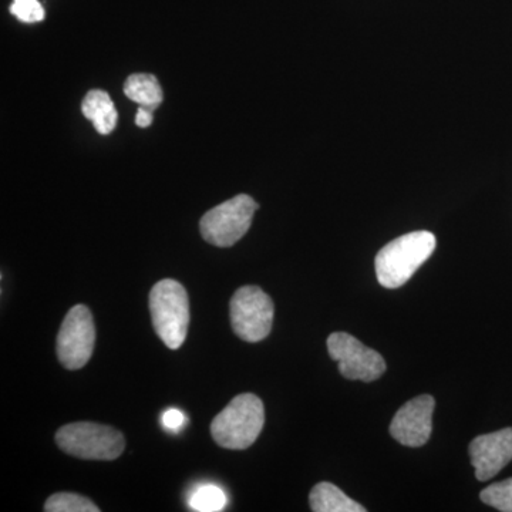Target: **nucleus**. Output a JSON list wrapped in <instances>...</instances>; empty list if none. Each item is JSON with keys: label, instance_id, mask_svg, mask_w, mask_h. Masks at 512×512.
I'll return each instance as SVG.
<instances>
[{"label": "nucleus", "instance_id": "obj_9", "mask_svg": "<svg viewBox=\"0 0 512 512\" xmlns=\"http://www.w3.org/2000/svg\"><path fill=\"white\" fill-rule=\"evenodd\" d=\"M434 407L436 402L430 394L416 397L400 407L390 424L394 440L406 447L424 446L433 429Z\"/></svg>", "mask_w": 512, "mask_h": 512}, {"label": "nucleus", "instance_id": "obj_3", "mask_svg": "<svg viewBox=\"0 0 512 512\" xmlns=\"http://www.w3.org/2000/svg\"><path fill=\"white\" fill-rule=\"evenodd\" d=\"M150 312L158 338L168 349L183 346L190 325V301L180 282L163 279L150 292Z\"/></svg>", "mask_w": 512, "mask_h": 512}, {"label": "nucleus", "instance_id": "obj_13", "mask_svg": "<svg viewBox=\"0 0 512 512\" xmlns=\"http://www.w3.org/2000/svg\"><path fill=\"white\" fill-rule=\"evenodd\" d=\"M124 94L134 103L151 110L158 109L164 99L157 77L147 73L131 74L124 83Z\"/></svg>", "mask_w": 512, "mask_h": 512}, {"label": "nucleus", "instance_id": "obj_15", "mask_svg": "<svg viewBox=\"0 0 512 512\" xmlns=\"http://www.w3.org/2000/svg\"><path fill=\"white\" fill-rule=\"evenodd\" d=\"M46 512H99L97 507L89 498L73 493L53 494L45 504Z\"/></svg>", "mask_w": 512, "mask_h": 512}, {"label": "nucleus", "instance_id": "obj_5", "mask_svg": "<svg viewBox=\"0 0 512 512\" xmlns=\"http://www.w3.org/2000/svg\"><path fill=\"white\" fill-rule=\"evenodd\" d=\"M258 204L249 195L241 194L212 208L201 218L202 238L214 247L228 248L251 228Z\"/></svg>", "mask_w": 512, "mask_h": 512}, {"label": "nucleus", "instance_id": "obj_6", "mask_svg": "<svg viewBox=\"0 0 512 512\" xmlns=\"http://www.w3.org/2000/svg\"><path fill=\"white\" fill-rule=\"evenodd\" d=\"M232 329L248 343L264 340L274 323V303L258 286H242L231 299Z\"/></svg>", "mask_w": 512, "mask_h": 512}, {"label": "nucleus", "instance_id": "obj_8", "mask_svg": "<svg viewBox=\"0 0 512 512\" xmlns=\"http://www.w3.org/2000/svg\"><path fill=\"white\" fill-rule=\"evenodd\" d=\"M328 352L339 363L340 373L346 379L375 382L386 372L383 356L349 333H332L328 339Z\"/></svg>", "mask_w": 512, "mask_h": 512}, {"label": "nucleus", "instance_id": "obj_18", "mask_svg": "<svg viewBox=\"0 0 512 512\" xmlns=\"http://www.w3.org/2000/svg\"><path fill=\"white\" fill-rule=\"evenodd\" d=\"M185 423H187V419H185L183 412H180L178 409H168L167 412L163 414L164 429L180 431L183 429Z\"/></svg>", "mask_w": 512, "mask_h": 512}, {"label": "nucleus", "instance_id": "obj_14", "mask_svg": "<svg viewBox=\"0 0 512 512\" xmlns=\"http://www.w3.org/2000/svg\"><path fill=\"white\" fill-rule=\"evenodd\" d=\"M188 504L192 511L218 512L227 505V495L218 485L204 484L191 494Z\"/></svg>", "mask_w": 512, "mask_h": 512}, {"label": "nucleus", "instance_id": "obj_16", "mask_svg": "<svg viewBox=\"0 0 512 512\" xmlns=\"http://www.w3.org/2000/svg\"><path fill=\"white\" fill-rule=\"evenodd\" d=\"M481 501L503 512H512V478L491 484L481 491Z\"/></svg>", "mask_w": 512, "mask_h": 512}, {"label": "nucleus", "instance_id": "obj_4", "mask_svg": "<svg viewBox=\"0 0 512 512\" xmlns=\"http://www.w3.org/2000/svg\"><path fill=\"white\" fill-rule=\"evenodd\" d=\"M56 443L64 453L83 460H116L126 447L119 430L89 421L66 424L57 431Z\"/></svg>", "mask_w": 512, "mask_h": 512}, {"label": "nucleus", "instance_id": "obj_11", "mask_svg": "<svg viewBox=\"0 0 512 512\" xmlns=\"http://www.w3.org/2000/svg\"><path fill=\"white\" fill-rule=\"evenodd\" d=\"M84 117L92 121L97 133L107 136L116 128L119 113L113 100L103 90H92L86 94L82 103Z\"/></svg>", "mask_w": 512, "mask_h": 512}, {"label": "nucleus", "instance_id": "obj_19", "mask_svg": "<svg viewBox=\"0 0 512 512\" xmlns=\"http://www.w3.org/2000/svg\"><path fill=\"white\" fill-rule=\"evenodd\" d=\"M153 111L148 107L140 106L137 111L136 124L140 128H147L153 124Z\"/></svg>", "mask_w": 512, "mask_h": 512}, {"label": "nucleus", "instance_id": "obj_7", "mask_svg": "<svg viewBox=\"0 0 512 512\" xmlns=\"http://www.w3.org/2000/svg\"><path fill=\"white\" fill-rule=\"evenodd\" d=\"M96 345V326L87 306L70 309L57 335V357L66 369L79 370L92 359Z\"/></svg>", "mask_w": 512, "mask_h": 512}, {"label": "nucleus", "instance_id": "obj_1", "mask_svg": "<svg viewBox=\"0 0 512 512\" xmlns=\"http://www.w3.org/2000/svg\"><path fill=\"white\" fill-rule=\"evenodd\" d=\"M436 244L429 231L410 232L389 242L376 256L377 281L387 289L400 288L430 258Z\"/></svg>", "mask_w": 512, "mask_h": 512}, {"label": "nucleus", "instance_id": "obj_12", "mask_svg": "<svg viewBox=\"0 0 512 512\" xmlns=\"http://www.w3.org/2000/svg\"><path fill=\"white\" fill-rule=\"evenodd\" d=\"M312 511L315 512H365L366 508L332 483H319L309 495Z\"/></svg>", "mask_w": 512, "mask_h": 512}, {"label": "nucleus", "instance_id": "obj_10", "mask_svg": "<svg viewBox=\"0 0 512 512\" xmlns=\"http://www.w3.org/2000/svg\"><path fill=\"white\" fill-rule=\"evenodd\" d=\"M470 457L478 480L497 476L512 460V427L476 437L470 444Z\"/></svg>", "mask_w": 512, "mask_h": 512}, {"label": "nucleus", "instance_id": "obj_2", "mask_svg": "<svg viewBox=\"0 0 512 512\" xmlns=\"http://www.w3.org/2000/svg\"><path fill=\"white\" fill-rule=\"evenodd\" d=\"M264 403L252 393L239 394L211 423L212 439L228 450H245L261 434Z\"/></svg>", "mask_w": 512, "mask_h": 512}, {"label": "nucleus", "instance_id": "obj_17", "mask_svg": "<svg viewBox=\"0 0 512 512\" xmlns=\"http://www.w3.org/2000/svg\"><path fill=\"white\" fill-rule=\"evenodd\" d=\"M10 12L23 23L42 22L45 9L39 0H13Z\"/></svg>", "mask_w": 512, "mask_h": 512}]
</instances>
